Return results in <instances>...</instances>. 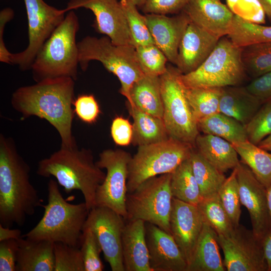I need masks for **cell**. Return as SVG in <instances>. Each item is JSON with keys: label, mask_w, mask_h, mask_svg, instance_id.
I'll return each mask as SVG.
<instances>
[{"label": "cell", "mask_w": 271, "mask_h": 271, "mask_svg": "<svg viewBox=\"0 0 271 271\" xmlns=\"http://www.w3.org/2000/svg\"><path fill=\"white\" fill-rule=\"evenodd\" d=\"M22 233L18 229H11L0 224V241L9 239L18 240L22 237Z\"/></svg>", "instance_id": "cell-50"}, {"label": "cell", "mask_w": 271, "mask_h": 271, "mask_svg": "<svg viewBox=\"0 0 271 271\" xmlns=\"http://www.w3.org/2000/svg\"><path fill=\"white\" fill-rule=\"evenodd\" d=\"M18 249V240L0 241V271H16Z\"/></svg>", "instance_id": "cell-47"}, {"label": "cell", "mask_w": 271, "mask_h": 271, "mask_svg": "<svg viewBox=\"0 0 271 271\" xmlns=\"http://www.w3.org/2000/svg\"><path fill=\"white\" fill-rule=\"evenodd\" d=\"M194 147L170 137L161 142L138 147L128 165L127 193L132 192L148 179L172 173L190 157Z\"/></svg>", "instance_id": "cell-8"}, {"label": "cell", "mask_w": 271, "mask_h": 271, "mask_svg": "<svg viewBox=\"0 0 271 271\" xmlns=\"http://www.w3.org/2000/svg\"><path fill=\"white\" fill-rule=\"evenodd\" d=\"M171 176L168 173L151 178L127 193L126 220L141 219L171 234L169 220L173 197Z\"/></svg>", "instance_id": "cell-10"}, {"label": "cell", "mask_w": 271, "mask_h": 271, "mask_svg": "<svg viewBox=\"0 0 271 271\" xmlns=\"http://www.w3.org/2000/svg\"><path fill=\"white\" fill-rule=\"evenodd\" d=\"M131 157L121 149H107L100 153L96 162L99 168L106 170L104 180L96 191V206L108 207L125 220L128 165Z\"/></svg>", "instance_id": "cell-11"}, {"label": "cell", "mask_w": 271, "mask_h": 271, "mask_svg": "<svg viewBox=\"0 0 271 271\" xmlns=\"http://www.w3.org/2000/svg\"><path fill=\"white\" fill-rule=\"evenodd\" d=\"M190 160L202 199L218 193L226 178L194 148Z\"/></svg>", "instance_id": "cell-31"}, {"label": "cell", "mask_w": 271, "mask_h": 271, "mask_svg": "<svg viewBox=\"0 0 271 271\" xmlns=\"http://www.w3.org/2000/svg\"><path fill=\"white\" fill-rule=\"evenodd\" d=\"M125 220L108 207L96 206L89 211L84 225L95 235L112 271H125L121 247Z\"/></svg>", "instance_id": "cell-14"}, {"label": "cell", "mask_w": 271, "mask_h": 271, "mask_svg": "<svg viewBox=\"0 0 271 271\" xmlns=\"http://www.w3.org/2000/svg\"><path fill=\"white\" fill-rule=\"evenodd\" d=\"M145 16L155 44L168 61L176 66L180 43L190 22L189 19L183 12L172 17L155 14Z\"/></svg>", "instance_id": "cell-20"}, {"label": "cell", "mask_w": 271, "mask_h": 271, "mask_svg": "<svg viewBox=\"0 0 271 271\" xmlns=\"http://www.w3.org/2000/svg\"><path fill=\"white\" fill-rule=\"evenodd\" d=\"M242 47L236 46L227 37L219 39L213 50L194 71L182 74L187 87L223 88L238 86L247 74L242 59Z\"/></svg>", "instance_id": "cell-7"}, {"label": "cell", "mask_w": 271, "mask_h": 271, "mask_svg": "<svg viewBox=\"0 0 271 271\" xmlns=\"http://www.w3.org/2000/svg\"><path fill=\"white\" fill-rule=\"evenodd\" d=\"M262 105L246 87L227 86L222 88L219 112L235 119L245 126Z\"/></svg>", "instance_id": "cell-24"}, {"label": "cell", "mask_w": 271, "mask_h": 271, "mask_svg": "<svg viewBox=\"0 0 271 271\" xmlns=\"http://www.w3.org/2000/svg\"><path fill=\"white\" fill-rule=\"evenodd\" d=\"M30 168L14 142L0 136V224L22 226L43 200L30 180Z\"/></svg>", "instance_id": "cell-2"}, {"label": "cell", "mask_w": 271, "mask_h": 271, "mask_svg": "<svg viewBox=\"0 0 271 271\" xmlns=\"http://www.w3.org/2000/svg\"><path fill=\"white\" fill-rule=\"evenodd\" d=\"M73 105L75 114L83 122L94 123L101 111L99 105L92 94H81L75 98Z\"/></svg>", "instance_id": "cell-44"}, {"label": "cell", "mask_w": 271, "mask_h": 271, "mask_svg": "<svg viewBox=\"0 0 271 271\" xmlns=\"http://www.w3.org/2000/svg\"><path fill=\"white\" fill-rule=\"evenodd\" d=\"M217 233L204 221L187 271L226 270L219 250Z\"/></svg>", "instance_id": "cell-26"}, {"label": "cell", "mask_w": 271, "mask_h": 271, "mask_svg": "<svg viewBox=\"0 0 271 271\" xmlns=\"http://www.w3.org/2000/svg\"><path fill=\"white\" fill-rule=\"evenodd\" d=\"M257 146L268 152H271V133L263 139Z\"/></svg>", "instance_id": "cell-53"}, {"label": "cell", "mask_w": 271, "mask_h": 271, "mask_svg": "<svg viewBox=\"0 0 271 271\" xmlns=\"http://www.w3.org/2000/svg\"><path fill=\"white\" fill-rule=\"evenodd\" d=\"M235 169L241 203L249 214L253 234L262 242L265 237L271 232L266 188L241 161Z\"/></svg>", "instance_id": "cell-16"}, {"label": "cell", "mask_w": 271, "mask_h": 271, "mask_svg": "<svg viewBox=\"0 0 271 271\" xmlns=\"http://www.w3.org/2000/svg\"><path fill=\"white\" fill-rule=\"evenodd\" d=\"M80 249L82 254L85 271H102L104 269L100 254L102 251L94 233L84 228Z\"/></svg>", "instance_id": "cell-42"}, {"label": "cell", "mask_w": 271, "mask_h": 271, "mask_svg": "<svg viewBox=\"0 0 271 271\" xmlns=\"http://www.w3.org/2000/svg\"><path fill=\"white\" fill-rule=\"evenodd\" d=\"M126 103L133 119L131 144L133 146L152 144L170 138L163 119L145 112L127 102Z\"/></svg>", "instance_id": "cell-28"}, {"label": "cell", "mask_w": 271, "mask_h": 271, "mask_svg": "<svg viewBox=\"0 0 271 271\" xmlns=\"http://www.w3.org/2000/svg\"><path fill=\"white\" fill-rule=\"evenodd\" d=\"M169 223L171 235L188 265L203 229L202 215L197 205L173 197Z\"/></svg>", "instance_id": "cell-17"}, {"label": "cell", "mask_w": 271, "mask_h": 271, "mask_svg": "<svg viewBox=\"0 0 271 271\" xmlns=\"http://www.w3.org/2000/svg\"><path fill=\"white\" fill-rule=\"evenodd\" d=\"M135 54L145 75L160 76L166 71L168 59L155 44L136 47Z\"/></svg>", "instance_id": "cell-39"}, {"label": "cell", "mask_w": 271, "mask_h": 271, "mask_svg": "<svg viewBox=\"0 0 271 271\" xmlns=\"http://www.w3.org/2000/svg\"><path fill=\"white\" fill-rule=\"evenodd\" d=\"M247 89L262 104L271 100V71L254 78Z\"/></svg>", "instance_id": "cell-48"}, {"label": "cell", "mask_w": 271, "mask_h": 271, "mask_svg": "<svg viewBox=\"0 0 271 271\" xmlns=\"http://www.w3.org/2000/svg\"><path fill=\"white\" fill-rule=\"evenodd\" d=\"M205 222L217 234H225L234 227L226 213L218 194L203 198L197 205Z\"/></svg>", "instance_id": "cell-36"}, {"label": "cell", "mask_w": 271, "mask_h": 271, "mask_svg": "<svg viewBox=\"0 0 271 271\" xmlns=\"http://www.w3.org/2000/svg\"><path fill=\"white\" fill-rule=\"evenodd\" d=\"M262 246L267 264L268 271H271V232L263 239Z\"/></svg>", "instance_id": "cell-51"}, {"label": "cell", "mask_w": 271, "mask_h": 271, "mask_svg": "<svg viewBox=\"0 0 271 271\" xmlns=\"http://www.w3.org/2000/svg\"><path fill=\"white\" fill-rule=\"evenodd\" d=\"M110 134L114 143L119 146H127L132 142V124L129 120L121 116H117L112 120Z\"/></svg>", "instance_id": "cell-46"}, {"label": "cell", "mask_w": 271, "mask_h": 271, "mask_svg": "<svg viewBox=\"0 0 271 271\" xmlns=\"http://www.w3.org/2000/svg\"><path fill=\"white\" fill-rule=\"evenodd\" d=\"M198 126L199 131L219 137L231 144L248 141L245 126L221 112L200 120Z\"/></svg>", "instance_id": "cell-30"}, {"label": "cell", "mask_w": 271, "mask_h": 271, "mask_svg": "<svg viewBox=\"0 0 271 271\" xmlns=\"http://www.w3.org/2000/svg\"><path fill=\"white\" fill-rule=\"evenodd\" d=\"M137 7L138 8L141 9L144 6L146 0H128Z\"/></svg>", "instance_id": "cell-55"}, {"label": "cell", "mask_w": 271, "mask_h": 271, "mask_svg": "<svg viewBox=\"0 0 271 271\" xmlns=\"http://www.w3.org/2000/svg\"><path fill=\"white\" fill-rule=\"evenodd\" d=\"M48 203L37 225L22 237L32 240L61 242L80 247L84 225L89 212L85 202L68 203L63 197L58 182L48 183Z\"/></svg>", "instance_id": "cell-4"}, {"label": "cell", "mask_w": 271, "mask_h": 271, "mask_svg": "<svg viewBox=\"0 0 271 271\" xmlns=\"http://www.w3.org/2000/svg\"><path fill=\"white\" fill-rule=\"evenodd\" d=\"M241 161L267 188L271 185V153L247 141L232 144Z\"/></svg>", "instance_id": "cell-29"}, {"label": "cell", "mask_w": 271, "mask_h": 271, "mask_svg": "<svg viewBox=\"0 0 271 271\" xmlns=\"http://www.w3.org/2000/svg\"><path fill=\"white\" fill-rule=\"evenodd\" d=\"M18 242L16 271H54V242L23 237Z\"/></svg>", "instance_id": "cell-23"}, {"label": "cell", "mask_w": 271, "mask_h": 271, "mask_svg": "<svg viewBox=\"0 0 271 271\" xmlns=\"http://www.w3.org/2000/svg\"><path fill=\"white\" fill-rule=\"evenodd\" d=\"M28 23L29 43L23 51L12 53L11 64L22 71L31 70L40 49L64 20L65 9H58L43 0H24Z\"/></svg>", "instance_id": "cell-12"}, {"label": "cell", "mask_w": 271, "mask_h": 271, "mask_svg": "<svg viewBox=\"0 0 271 271\" xmlns=\"http://www.w3.org/2000/svg\"><path fill=\"white\" fill-rule=\"evenodd\" d=\"M145 232L152 271H187L188 263L171 234L149 222Z\"/></svg>", "instance_id": "cell-18"}, {"label": "cell", "mask_w": 271, "mask_h": 271, "mask_svg": "<svg viewBox=\"0 0 271 271\" xmlns=\"http://www.w3.org/2000/svg\"><path fill=\"white\" fill-rule=\"evenodd\" d=\"M126 220L121 236L125 271H152L146 240L145 222L141 219Z\"/></svg>", "instance_id": "cell-22"}, {"label": "cell", "mask_w": 271, "mask_h": 271, "mask_svg": "<svg viewBox=\"0 0 271 271\" xmlns=\"http://www.w3.org/2000/svg\"><path fill=\"white\" fill-rule=\"evenodd\" d=\"M77 45L81 69L85 71L91 61L100 62L117 77L121 84L119 92L129 101L131 87L145 75L137 60L135 47L114 44L107 36H86Z\"/></svg>", "instance_id": "cell-6"}, {"label": "cell", "mask_w": 271, "mask_h": 271, "mask_svg": "<svg viewBox=\"0 0 271 271\" xmlns=\"http://www.w3.org/2000/svg\"><path fill=\"white\" fill-rule=\"evenodd\" d=\"M126 101L141 110L163 119L164 107L160 76L144 75L136 81Z\"/></svg>", "instance_id": "cell-27"}, {"label": "cell", "mask_w": 271, "mask_h": 271, "mask_svg": "<svg viewBox=\"0 0 271 271\" xmlns=\"http://www.w3.org/2000/svg\"><path fill=\"white\" fill-rule=\"evenodd\" d=\"M188 1V0H146L141 9L145 14H178L182 11Z\"/></svg>", "instance_id": "cell-45"}, {"label": "cell", "mask_w": 271, "mask_h": 271, "mask_svg": "<svg viewBox=\"0 0 271 271\" xmlns=\"http://www.w3.org/2000/svg\"><path fill=\"white\" fill-rule=\"evenodd\" d=\"M75 80L69 77L47 78L18 88L11 103L23 117L36 116L47 120L59 133L61 147H77L72 133Z\"/></svg>", "instance_id": "cell-1"}, {"label": "cell", "mask_w": 271, "mask_h": 271, "mask_svg": "<svg viewBox=\"0 0 271 271\" xmlns=\"http://www.w3.org/2000/svg\"><path fill=\"white\" fill-rule=\"evenodd\" d=\"M245 128L248 141L256 145L271 133V100L262 104Z\"/></svg>", "instance_id": "cell-41"}, {"label": "cell", "mask_w": 271, "mask_h": 271, "mask_svg": "<svg viewBox=\"0 0 271 271\" xmlns=\"http://www.w3.org/2000/svg\"><path fill=\"white\" fill-rule=\"evenodd\" d=\"M79 8H85L92 12L95 16L92 27L98 33L108 37L113 43L117 45L134 46L127 22L119 1L70 0L65 10L67 12Z\"/></svg>", "instance_id": "cell-15"}, {"label": "cell", "mask_w": 271, "mask_h": 271, "mask_svg": "<svg viewBox=\"0 0 271 271\" xmlns=\"http://www.w3.org/2000/svg\"><path fill=\"white\" fill-rule=\"evenodd\" d=\"M54 271H85L80 247L54 243Z\"/></svg>", "instance_id": "cell-40"}, {"label": "cell", "mask_w": 271, "mask_h": 271, "mask_svg": "<svg viewBox=\"0 0 271 271\" xmlns=\"http://www.w3.org/2000/svg\"><path fill=\"white\" fill-rule=\"evenodd\" d=\"M194 147L210 164L223 173L233 170L240 162L232 144L216 136L199 133Z\"/></svg>", "instance_id": "cell-25"}, {"label": "cell", "mask_w": 271, "mask_h": 271, "mask_svg": "<svg viewBox=\"0 0 271 271\" xmlns=\"http://www.w3.org/2000/svg\"><path fill=\"white\" fill-rule=\"evenodd\" d=\"M222 88L186 86V96L198 122L219 112V103Z\"/></svg>", "instance_id": "cell-33"}, {"label": "cell", "mask_w": 271, "mask_h": 271, "mask_svg": "<svg viewBox=\"0 0 271 271\" xmlns=\"http://www.w3.org/2000/svg\"><path fill=\"white\" fill-rule=\"evenodd\" d=\"M219 39L190 22L180 43L176 67L183 74L194 71L209 56Z\"/></svg>", "instance_id": "cell-21"}, {"label": "cell", "mask_w": 271, "mask_h": 271, "mask_svg": "<svg viewBox=\"0 0 271 271\" xmlns=\"http://www.w3.org/2000/svg\"><path fill=\"white\" fill-rule=\"evenodd\" d=\"M14 11L10 8H6L0 12V61L11 64L12 53L6 48L3 39L6 24L14 17Z\"/></svg>", "instance_id": "cell-49"}, {"label": "cell", "mask_w": 271, "mask_h": 271, "mask_svg": "<svg viewBox=\"0 0 271 271\" xmlns=\"http://www.w3.org/2000/svg\"><path fill=\"white\" fill-rule=\"evenodd\" d=\"M182 12L190 22L219 38L230 34L235 15L221 0H188Z\"/></svg>", "instance_id": "cell-19"}, {"label": "cell", "mask_w": 271, "mask_h": 271, "mask_svg": "<svg viewBox=\"0 0 271 271\" xmlns=\"http://www.w3.org/2000/svg\"><path fill=\"white\" fill-rule=\"evenodd\" d=\"M222 204L233 225H239L241 213L239 188L235 168L226 178L218 192Z\"/></svg>", "instance_id": "cell-38"}, {"label": "cell", "mask_w": 271, "mask_h": 271, "mask_svg": "<svg viewBox=\"0 0 271 271\" xmlns=\"http://www.w3.org/2000/svg\"><path fill=\"white\" fill-rule=\"evenodd\" d=\"M268 207L271 219V185L266 188Z\"/></svg>", "instance_id": "cell-54"}, {"label": "cell", "mask_w": 271, "mask_h": 271, "mask_svg": "<svg viewBox=\"0 0 271 271\" xmlns=\"http://www.w3.org/2000/svg\"><path fill=\"white\" fill-rule=\"evenodd\" d=\"M182 74L176 67L168 64L166 71L160 76L163 120L170 138L195 146L200 131L186 96Z\"/></svg>", "instance_id": "cell-9"}, {"label": "cell", "mask_w": 271, "mask_h": 271, "mask_svg": "<svg viewBox=\"0 0 271 271\" xmlns=\"http://www.w3.org/2000/svg\"><path fill=\"white\" fill-rule=\"evenodd\" d=\"M170 188L174 198L186 203L197 205L202 199L190 158L171 173Z\"/></svg>", "instance_id": "cell-32"}, {"label": "cell", "mask_w": 271, "mask_h": 271, "mask_svg": "<svg viewBox=\"0 0 271 271\" xmlns=\"http://www.w3.org/2000/svg\"><path fill=\"white\" fill-rule=\"evenodd\" d=\"M226 5L236 16L249 22L262 25L265 15L257 0H226Z\"/></svg>", "instance_id": "cell-43"}, {"label": "cell", "mask_w": 271, "mask_h": 271, "mask_svg": "<svg viewBox=\"0 0 271 271\" xmlns=\"http://www.w3.org/2000/svg\"><path fill=\"white\" fill-rule=\"evenodd\" d=\"M227 36L240 47L271 42V26L252 23L234 15L231 32Z\"/></svg>", "instance_id": "cell-34"}, {"label": "cell", "mask_w": 271, "mask_h": 271, "mask_svg": "<svg viewBox=\"0 0 271 271\" xmlns=\"http://www.w3.org/2000/svg\"><path fill=\"white\" fill-rule=\"evenodd\" d=\"M242 59L246 73L253 78L271 71V42L242 47Z\"/></svg>", "instance_id": "cell-35"}, {"label": "cell", "mask_w": 271, "mask_h": 271, "mask_svg": "<svg viewBox=\"0 0 271 271\" xmlns=\"http://www.w3.org/2000/svg\"><path fill=\"white\" fill-rule=\"evenodd\" d=\"M37 174L48 178L53 176L58 184L69 193H82L88 210L96 206V194L106 174L94 162L90 150L61 148L49 157L40 161Z\"/></svg>", "instance_id": "cell-3"}, {"label": "cell", "mask_w": 271, "mask_h": 271, "mask_svg": "<svg viewBox=\"0 0 271 271\" xmlns=\"http://www.w3.org/2000/svg\"><path fill=\"white\" fill-rule=\"evenodd\" d=\"M119 2L127 22L134 46L155 44L145 16L141 15L137 7L128 0Z\"/></svg>", "instance_id": "cell-37"}, {"label": "cell", "mask_w": 271, "mask_h": 271, "mask_svg": "<svg viewBox=\"0 0 271 271\" xmlns=\"http://www.w3.org/2000/svg\"><path fill=\"white\" fill-rule=\"evenodd\" d=\"M260 4L265 17L271 21V0H257Z\"/></svg>", "instance_id": "cell-52"}, {"label": "cell", "mask_w": 271, "mask_h": 271, "mask_svg": "<svg viewBox=\"0 0 271 271\" xmlns=\"http://www.w3.org/2000/svg\"><path fill=\"white\" fill-rule=\"evenodd\" d=\"M227 271H268L262 242L252 230L240 224L229 233L217 234Z\"/></svg>", "instance_id": "cell-13"}, {"label": "cell", "mask_w": 271, "mask_h": 271, "mask_svg": "<svg viewBox=\"0 0 271 271\" xmlns=\"http://www.w3.org/2000/svg\"><path fill=\"white\" fill-rule=\"evenodd\" d=\"M79 19L73 10L69 11L38 53L31 69L34 80L60 77L77 78L79 50L76 34Z\"/></svg>", "instance_id": "cell-5"}]
</instances>
